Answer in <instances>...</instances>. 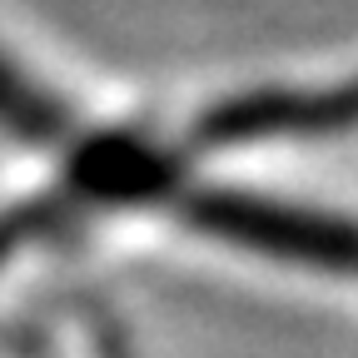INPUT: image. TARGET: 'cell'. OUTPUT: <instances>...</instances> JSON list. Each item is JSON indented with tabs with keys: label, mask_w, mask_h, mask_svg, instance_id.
<instances>
[{
	"label": "cell",
	"mask_w": 358,
	"mask_h": 358,
	"mask_svg": "<svg viewBox=\"0 0 358 358\" xmlns=\"http://www.w3.org/2000/svg\"><path fill=\"white\" fill-rule=\"evenodd\" d=\"M348 124H358V80L324 90L254 85L204 105L194 100L189 110L100 115L0 50V134L40 164L30 185L0 204V279L105 224L174 214L209 185L199 174L204 159Z\"/></svg>",
	"instance_id": "6da1fadb"
}]
</instances>
